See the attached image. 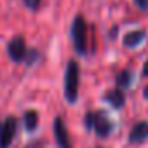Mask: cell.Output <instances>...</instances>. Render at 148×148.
<instances>
[{
  "mask_svg": "<svg viewBox=\"0 0 148 148\" xmlns=\"http://www.w3.org/2000/svg\"><path fill=\"white\" fill-rule=\"evenodd\" d=\"M79 77L80 70L75 61H70L64 73V96L70 103H75L79 98Z\"/></svg>",
  "mask_w": 148,
  "mask_h": 148,
  "instance_id": "6da1fadb",
  "label": "cell"
},
{
  "mask_svg": "<svg viewBox=\"0 0 148 148\" xmlns=\"http://www.w3.org/2000/svg\"><path fill=\"white\" fill-rule=\"evenodd\" d=\"M86 125L87 129H94L98 136L105 138L112 132V122L103 112H91L86 115Z\"/></svg>",
  "mask_w": 148,
  "mask_h": 148,
  "instance_id": "7a4b0ae2",
  "label": "cell"
},
{
  "mask_svg": "<svg viewBox=\"0 0 148 148\" xmlns=\"http://www.w3.org/2000/svg\"><path fill=\"white\" fill-rule=\"evenodd\" d=\"M71 38H73V45L79 52H86L87 49V26L82 16H77L71 26Z\"/></svg>",
  "mask_w": 148,
  "mask_h": 148,
  "instance_id": "3957f363",
  "label": "cell"
},
{
  "mask_svg": "<svg viewBox=\"0 0 148 148\" xmlns=\"http://www.w3.org/2000/svg\"><path fill=\"white\" fill-rule=\"evenodd\" d=\"M16 127H18V120L14 117H9L0 131V148H9V145L12 143L14 139V134H16Z\"/></svg>",
  "mask_w": 148,
  "mask_h": 148,
  "instance_id": "277c9868",
  "label": "cell"
},
{
  "mask_svg": "<svg viewBox=\"0 0 148 148\" xmlns=\"http://www.w3.org/2000/svg\"><path fill=\"white\" fill-rule=\"evenodd\" d=\"M7 52H9V56H11L12 61H21V59L26 56V44H25V38H23L21 35L14 37V38L9 42V45H7Z\"/></svg>",
  "mask_w": 148,
  "mask_h": 148,
  "instance_id": "5b68a950",
  "label": "cell"
},
{
  "mask_svg": "<svg viewBox=\"0 0 148 148\" xmlns=\"http://www.w3.org/2000/svg\"><path fill=\"white\" fill-rule=\"evenodd\" d=\"M54 134H56V139H58L61 148H70L68 132H66V127H64V122H63L61 117H58L56 122H54Z\"/></svg>",
  "mask_w": 148,
  "mask_h": 148,
  "instance_id": "8992f818",
  "label": "cell"
},
{
  "mask_svg": "<svg viewBox=\"0 0 148 148\" xmlns=\"http://www.w3.org/2000/svg\"><path fill=\"white\" fill-rule=\"evenodd\" d=\"M146 138H148V122H138L129 132V141L131 143H141Z\"/></svg>",
  "mask_w": 148,
  "mask_h": 148,
  "instance_id": "52a82bcc",
  "label": "cell"
},
{
  "mask_svg": "<svg viewBox=\"0 0 148 148\" xmlns=\"http://www.w3.org/2000/svg\"><path fill=\"white\" fill-rule=\"evenodd\" d=\"M105 101H106V103H110L113 108H122V106H124V103H125V96H124L122 89H112V91H108V92H106Z\"/></svg>",
  "mask_w": 148,
  "mask_h": 148,
  "instance_id": "ba28073f",
  "label": "cell"
},
{
  "mask_svg": "<svg viewBox=\"0 0 148 148\" xmlns=\"http://www.w3.org/2000/svg\"><path fill=\"white\" fill-rule=\"evenodd\" d=\"M143 38H145V32H141V30L131 32V33H127V35L124 37V45H125V47H136L138 44L143 42Z\"/></svg>",
  "mask_w": 148,
  "mask_h": 148,
  "instance_id": "9c48e42d",
  "label": "cell"
},
{
  "mask_svg": "<svg viewBox=\"0 0 148 148\" xmlns=\"http://www.w3.org/2000/svg\"><path fill=\"white\" fill-rule=\"evenodd\" d=\"M37 125H38L37 112H26V115H25V127H26V131H35Z\"/></svg>",
  "mask_w": 148,
  "mask_h": 148,
  "instance_id": "30bf717a",
  "label": "cell"
},
{
  "mask_svg": "<svg viewBox=\"0 0 148 148\" xmlns=\"http://www.w3.org/2000/svg\"><path fill=\"white\" fill-rule=\"evenodd\" d=\"M131 82H132V75H131L129 70H124V71H120L119 75H117V86H119V89L120 87H129Z\"/></svg>",
  "mask_w": 148,
  "mask_h": 148,
  "instance_id": "8fae6325",
  "label": "cell"
},
{
  "mask_svg": "<svg viewBox=\"0 0 148 148\" xmlns=\"http://www.w3.org/2000/svg\"><path fill=\"white\" fill-rule=\"evenodd\" d=\"M25 4L30 7V9H37L40 5V0H25Z\"/></svg>",
  "mask_w": 148,
  "mask_h": 148,
  "instance_id": "7c38bea8",
  "label": "cell"
},
{
  "mask_svg": "<svg viewBox=\"0 0 148 148\" xmlns=\"http://www.w3.org/2000/svg\"><path fill=\"white\" fill-rule=\"evenodd\" d=\"M136 5L141 7L143 11H148V0H136Z\"/></svg>",
  "mask_w": 148,
  "mask_h": 148,
  "instance_id": "4fadbf2b",
  "label": "cell"
},
{
  "mask_svg": "<svg viewBox=\"0 0 148 148\" xmlns=\"http://www.w3.org/2000/svg\"><path fill=\"white\" fill-rule=\"evenodd\" d=\"M143 73H145V75H146V77H148V61H146V63H145V68H143Z\"/></svg>",
  "mask_w": 148,
  "mask_h": 148,
  "instance_id": "5bb4252c",
  "label": "cell"
},
{
  "mask_svg": "<svg viewBox=\"0 0 148 148\" xmlns=\"http://www.w3.org/2000/svg\"><path fill=\"white\" fill-rule=\"evenodd\" d=\"M145 98H146V99H148V86H146V87H145Z\"/></svg>",
  "mask_w": 148,
  "mask_h": 148,
  "instance_id": "9a60e30c",
  "label": "cell"
},
{
  "mask_svg": "<svg viewBox=\"0 0 148 148\" xmlns=\"http://www.w3.org/2000/svg\"><path fill=\"white\" fill-rule=\"evenodd\" d=\"M96 148H103V146H96Z\"/></svg>",
  "mask_w": 148,
  "mask_h": 148,
  "instance_id": "2e32d148",
  "label": "cell"
}]
</instances>
